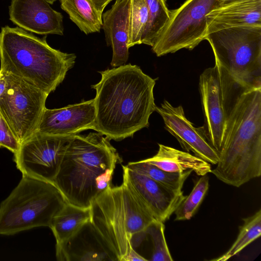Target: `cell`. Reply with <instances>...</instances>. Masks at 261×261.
Wrapping results in <instances>:
<instances>
[{
    "label": "cell",
    "instance_id": "obj_1",
    "mask_svg": "<svg viewBox=\"0 0 261 261\" xmlns=\"http://www.w3.org/2000/svg\"><path fill=\"white\" fill-rule=\"evenodd\" d=\"M217 65L226 123L219 160L211 173L238 188L261 175V87L241 85Z\"/></svg>",
    "mask_w": 261,
    "mask_h": 261
},
{
    "label": "cell",
    "instance_id": "obj_2",
    "mask_svg": "<svg viewBox=\"0 0 261 261\" xmlns=\"http://www.w3.org/2000/svg\"><path fill=\"white\" fill-rule=\"evenodd\" d=\"M99 73L100 81L91 86L96 91L94 130L110 140L119 141L148 127L156 106L155 80L130 64Z\"/></svg>",
    "mask_w": 261,
    "mask_h": 261
},
{
    "label": "cell",
    "instance_id": "obj_3",
    "mask_svg": "<svg viewBox=\"0 0 261 261\" xmlns=\"http://www.w3.org/2000/svg\"><path fill=\"white\" fill-rule=\"evenodd\" d=\"M97 133L73 136L54 180L67 202L90 208L93 200L111 186L114 169L122 160L110 140Z\"/></svg>",
    "mask_w": 261,
    "mask_h": 261
},
{
    "label": "cell",
    "instance_id": "obj_4",
    "mask_svg": "<svg viewBox=\"0 0 261 261\" xmlns=\"http://www.w3.org/2000/svg\"><path fill=\"white\" fill-rule=\"evenodd\" d=\"M75 59L74 54L50 46L46 36L40 38L18 27L5 26L0 32V70L48 95L63 81Z\"/></svg>",
    "mask_w": 261,
    "mask_h": 261
},
{
    "label": "cell",
    "instance_id": "obj_5",
    "mask_svg": "<svg viewBox=\"0 0 261 261\" xmlns=\"http://www.w3.org/2000/svg\"><path fill=\"white\" fill-rule=\"evenodd\" d=\"M91 221L116 255L125 261L146 238L155 219L126 185L107 188L92 202Z\"/></svg>",
    "mask_w": 261,
    "mask_h": 261
},
{
    "label": "cell",
    "instance_id": "obj_6",
    "mask_svg": "<svg viewBox=\"0 0 261 261\" xmlns=\"http://www.w3.org/2000/svg\"><path fill=\"white\" fill-rule=\"evenodd\" d=\"M68 203L53 182L22 175L18 185L0 205V234L11 236L41 226Z\"/></svg>",
    "mask_w": 261,
    "mask_h": 261
},
{
    "label": "cell",
    "instance_id": "obj_7",
    "mask_svg": "<svg viewBox=\"0 0 261 261\" xmlns=\"http://www.w3.org/2000/svg\"><path fill=\"white\" fill-rule=\"evenodd\" d=\"M215 63L236 81L261 87V26L241 25L207 30Z\"/></svg>",
    "mask_w": 261,
    "mask_h": 261
},
{
    "label": "cell",
    "instance_id": "obj_8",
    "mask_svg": "<svg viewBox=\"0 0 261 261\" xmlns=\"http://www.w3.org/2000/svg\"><path fill=\"white\" fill-rule=\"evenodd\" d=\"M219 6V0H187L170 10V18L151 49L158 57L183 49L192 50L204 40L207 15Z\"/></svg>",
    "mask_w": 261,
    "mask_h": 261
},
{
    "label": "cell",
    "instance_id": "obj_9",
    "mask_svg": "<svg viewBox=\"0 0 261 261\" xmlns=\"http://www.w3.org/2000/svg\"><path fill=\"white\" fill-rule=\"evenodd\" d=\"M5 74L0 113L21 144L36 132L48 94L20 78Z\"/></svg>",
    "mask_w": 261,
    "mask_h": 261
},
{
    "label": "cell",
    "instance_id": "obj_10",
    "mask_svg": "<svg viewBox=\"0 0 261 261\" xmlns=\"http://www.w3.org/2000/svg\"><path fill=\"white\" fill-rule=\"evenodd\" d=\"M72 136H54L35 132L23 141L14 161L22 175L53 182Z\"/></svg>",
    "mask_w": 261,
    "mask_h": 261
},
{
    "label": "cell",
    "instance_id": "obj_11",
    "mask_svg": "<svg viewBox=\"0 0 261 261\" xmlns=\"http://www.w3.org/2000/svg\"><path fill=\"white\" fill-rule=\"evenodd\" d=\"M122 168L123 182L158 221L168 220L186 197L182 191H174L126 166Z\"/></svg>",
    "mask_w": 261,
    "mask_h": 261
},
{
    "label": "cell",
    "instance_id": "obj_12",
    "mask_svg": "<svg viewBox=\"0 0 261 261\" xmlns=\"http://www.w3.org/2000/svg\"><path fill=\"white\" fill-rule=\"evenodd\" d=\"M199 85L204 116L202 127L208 142L219 154L223 145L226 116L221 81L216 64L200 74Z\"/></svg>",
    "mask_w": 261,
    "mask_h": 261
},
{
    "label": "cell",
    "instance_id": "obj_13",
    "mask_svg": "<svg viewBox=\"0 0 261 261\" xmlns=\"http://www.w3.org/2000/svg\"><path fill=\"white\" fill-rule=\"evenodd\" d=\"M155 111L162 117L166 129L184 150L210 164H217L219 153L208 142L202 126L195 127L186 118L181 106L174 107L165 100L160 107L156 106Z\"/></svg>",
    "mask_w": 261,
    "mask_h": 261
},
{
    "label": "cell",
    "instance_id": "obj_14",
    "mask_svg": "<svg viewBox=\"0 0 261 261\" xmlns=\"http://www.w3.org/2000/svg\"><path fill=\"white\" fill-rule=\"evenodd\" d=\"M94 99L54 109L45 108L36 132L54 136H72L94 129Z\"/></svg>",
    "mask_w": 261,
    "mask_h": 261
},
{
    "label": "cell",
    "instance_id": "obj_15",
    "mask_svg": "<svg viewBox=\"0 0 261 261\" xmlns=\"http://www.w3.org/2000/svg\"><path fill=\"white\" fill-rule=\"evenodd\" d=\"M59 261H119L91 219L63 242L56 244Z\"/></svg>",
    "mask_w": 261,
    "mask_h": 261
},
{
    "label": "cell",
    "instance_id": "obj_16",
    "mask_svg": "<svg viewBox=\"0 0 261 261\" xmlns=\"http://www.w3.org/2000/svg\"><path fill=\"white\" fill-rule=\"evenodd\" d=\"M9 14L13 23L31 33L64 34L63 15L45 0H11Z\"/></svg>",
    "mask_w": 261,
    "mask_h": 261
},
{
    "label": "cell",
    "instance_id": "obj_17",
    "mask_svg": "<svg viewBox=\"0 0 261 261\" xmlns=\"http://www.w3.org/2000/svg\"><path fill=\"white\" fill-rule=\"evenodd\" d=\"M131 0H116L111 8L102 14L101 28L108 46L113 54L111 65L125 64L129 57L128 46Z\"/></svg>",
    "mask_w": 261,
    "mask_h": 261
},
{
    "label": "cell",
    "instance_id": "obj_18",
    "mask_svg": "<svg viewBox=\"0 0 261 261\" xmlns=\"http://www.w3.org/2000/svg\"><path fill=\"white\" fill-rule=\"evenodd\" d=\"M207 31L233 26H261V0H237L218 6L207 14Z\"/></svg>",
    "mask_w": 261,
    "mask_h": 261
},
{
    "label": "cell",
    "instance_id": "obj_19",
    "mask_svg": "<svg viewBox=\"0 0 261 261\" xmlns=\"http://www.w3.org/2000/svg\"><path fill=\"white\" fill-rule=\"evenodd\" d=\"M159 147L156 154L144 160L170 172L192 170L202 176L211 172V164L195 155L161 144Z\"/></svg>",
    "mask_w": 261,
    "mask_h": 261
},
{
    "label": "cell",
    "instance_id": "obj_20",
    "mask_svg": "<svg viewBox=\"0 0 261 261\" xmlns=\"http://www.w3.org/2000/svg\"><path fill=\"white\" fill-rule=\"evenodd\" d=\"M91 219L90 208H82L67 203L53 218L49 228L59 244L70 237Z\"/></svg>",
    "mask_w": 261,
    "mask_h": 261
},
{
    "label": "cell",
    "instance_id": "obj_21",
    "mask_svg": "<svg viewBox=\"0 0 261 261\" xmlns=\"http://www.w3.org/2000/svg\"><path fill=\"white\" fill-rule=\"evenodd\" d=\"M61 7L70 19L85 34L99 32L102 27V15L89 0H61Z\"/></svg>",
    "mask_w": 261,
    "mask_h": 261
},
{
    "label": "cell",
    "instance_id": "obj_22",
    "mask_svg": "<svg viewBox=\"0 0 261 261\" xmlns=\"http://www.w3.org/2000/svg\"><path fill=\"white\" fill-rule=\"evenodd\" d=\"M126 166L177 192H182L181 189L185 180L192 172V170L183 172H168L144 160L129 162Z\"/></svg>",
    "mask_w": 261,
    "mask_h": 261
},
{
    "label": "cell",
    "instance_id": "obj_23",
    "mask_svg": "<svg viewBox=\"0 0 261 261\" xmlns=\"http://www.w3.org/2000/svg\"><path fill=\"white\" fill-rule=\"evenodd\" d=\"M243 220L244 223L239 228L238 237L230 248L222 255L212 260H227L238 254L251 242L260 237V209L252 216Z\"/></svg>",
    "mask_w": 261,
    "mask_h": 261
},
{
    "label": "cell",
    "instance_id": "obj_24",
    "mask_svg": "<svg viewBox=\"0 0 261 261\" xmlns=\"http://www.w3.org/2000/svg\"><path fill=\"white\" fill-rule=\"evenodd\" d=\"M145 1L148 9L149 18L141 44L152 46L169 19L170 10L166 0Z\"/></svg>",
    "mask_w": 261,
    "mask_h": 261
},
{
    "label": "cell",
    "instance_id": "obj_25",
    "mask_svg": "<svg viewBox=\"0 0 261 261\" xmlns=\"http://www.w3.org/2000/svg\"><path fill=\"white\" fill-rule=\"evenodd\" d=\"M208 187V177L206 174L201 176L190 194L186 196L174 211L175 220L190 219L195 215L204 199Z\"/></svg>",
    "mask_w": 261,
    "mask_h": 261
},
{
    "label": "cell",
    "instance_id": "obj_26",
    "mask_svg": "<svg viewBox=\"0 0 261 261\" xmlns=\"http://www.w3.org/2000/svg\"><path fill=\"white\" fill-rule=\"evenodd\" d=\"M149 12L145 0H131L128 46L141 44L147 25Z\"/></svg>",
    "mask_w": 261,
    "mask_h": 261
},
{
    "label": "cell",
    "instance_id": "obj_27",
    "mask_svg": "<svg viewBox=\"0 0 261 261\" xmlns=\"http://www.w3.org/2000/svg\"><path fill=\"white\" fill-rule=\"evenodd\" d=\"M164 222L154 220L147 228L146 232L150 236L153 245V251L150 260L172 261L165 239Z\"/></svg>",
    "mask_w": 261,
    "mask_h": 261
},
{
    "label": "cell",
    "instance_id": "obj_28",
    "mask_svg": "<svg viewBox=\"0 0 261 261\" xmlns=\"http://www.w3.org/2000/svg\"><path fill=\"white\" fill-rule=\"evenodd\" d=\"M20 145V143L0 113V147L6 148L14 154Z\"/></svg>",
    "mask_w": 261,
    "mask_h": 261
},
{
    "label": "cell",
    "instance_id": "obj_29",
    "mask_svg": "<svg viewBox=\"0 0 261 261\" xmlns=\"http://www.w3.org/2000/svg\"><path fill=\"white\" fill-rule=\"evenodd\" d=\"M96 11L102 15L106 6L113 0H89Z\"/></svg>",
    "mask_w": 261,
    "mask_h": 261
},
{
    "label": "cell",
    "instance_id": "obj_30",
    "mask_svg": "<svg viewBox=\"0 0 261 261\" xmlns=\"http://www.w3.org/2000/svg\"><path fill=\"white\" fill-rule=\"evenodd\" d=\"M237 0H219V6H224Z\"/></svg>",
    "mask_w": 261,
    "mask_h": 261
},
{
    "label": "cell",
    "instance_id": "obj_31",
    "mask_svg": "<svg viewBox=\"0 0 261 261\" xmlns=\"http://www.w3.org/2000/svg\"><path fill=\"white\" fill-rule=\"evenodd\" d=\"M49 4H53L57 0H45ZM60 1L61 0H59Z\"/></svg>",
    "mask_w": 261,
    "mask_h": 261
}]
</instances>
